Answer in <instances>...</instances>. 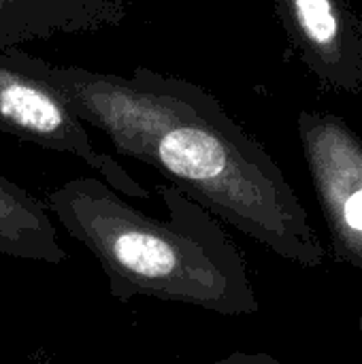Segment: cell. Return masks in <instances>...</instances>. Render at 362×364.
I'll use <instances>...</instances> for the list:
<instances>
[{
    "label": "cell",
    "instance_id": "1",
    "mask_svg": "<svg viewBox=\"0 0 362 364\" xmlns=\"http://www.w3.org/2000/svg\"><path fill=\"white\" fill-rule=\"evenodd\" d=\"M13 53L83 124L102 130L117 154L151 166L280 258L305 269L324 264V245L282 168L211 92L147 66L122 77L60 66L19 47Z\"/></svg>",
    "mask_w": 362,
    "mask_h": 364
},
{
    "label": "cell",
    "instance_id": "2",
    "mask_svg": "<svg viewBox=\"0 0 362 364\" xmlns=\"http://www.w3.org/2000/svg\"><path fill=\"white\" fill-rule=\"evenodd\" d=\"M166 218L128 205L100 177H77L47 196V209L83 243L119 303L156 299L222 316L260 311L243 252L198 203L158 183Z\"/></svg>",
    "mask_w": 362,
    "mask_h": 364
},
{
    "label": "cell",
    "instance_id": "3",
    "mask_svg": "<svg viewBox=\"0 0 362 364\" xmlns=\"http://www.w3.org/2000/svg\"><path fill=\"white\" fill-rule=\"evenodd\" d=\"M85 126L53 87L19 64L13 49L0 51V130L49 151L75 156L117 194L149 200L147 188L115 158L94 147Z\"/></svg>",
    "mask_w": 362,
    "mask_h": 364
},
{
    "label": "cell",
    "instance_id": "4",
    "mask_svg": "<svg viewBox=\"0 0 362 364\" xmlns=\"http://www.w3.org/2000/svg\"><path fill=\"white\" fill-rule=\"evenodd\" d=\"M297 128L333 254L362 273V139L322 111H301Z\"/></svg>",
    "mask_w": 362,
    "mask_h": 364
},
{
    "label": "cell",
    "instance_id": "5",
    "mask_svg": "<svg viewBox=\"0 0 362 364\" xmlns=\"http://www.w3.org/2000/svg\"><path fill=\"white\" fill-rule=\"evenodd\" d=\"M301 62L326 85L358 92L362 19L348 0H273Z\"/></svg>",
    "mask_w": 362,
    "mask_h": 364
},
{
    "label": "cell",
    "instance_id": "6",
    "mask_svg": "<svg viewBox=\"0 0 362 364\" xmlns=\"http://www.w3.org/2000/svg\"><path fill=\"white\" fill-rule=\"evenodd\" d=\"M126 0H0V51L32 41L96 34L128 19Z\"/></svg>",
    "mask_w": 362,
    "mask_h": 364
},
{
    "label": "cell",
    "instance_id": "7",
    "mask_svg": "<svg viewBox=\"0 0 362 364\" xmlns=\"http://www.w3.org/2000/svg\"><path fill=\"white\" fill-rule=\"evenodd\" d=\"M0 256L62 264L66 252L43 200L0 175Z\"/></svg>",
    "mask_w": 362,
    "mask_h": 364
},
{
    "label": "cell",
    "instance_id": "8",
    "mask_svg": "<svg viewBox=\"0 0 362 364\" xmlns=\"http://www.w3.org/2000/svg\"><path fill=\"white\" fill-rule=\"evenodd\" d=\"M211 364H286L277 358H273L271 354L258 352V354H247V352H233L226 358H220Z\"/></svg>",
    "mask_w": 362,
    "mask_h": 364
},
{
    "label": "cell",
    "instance_id": "9",
    "mask_svg": "<svg viewBox=\"0 0 362 364\" xmlns=\"http://www.w3.org/2000/svg\"><path fill=\"white\" fill-rule=\"evenodd\" d=\"M361 43H362V28H361ZM358 92H361V98H362V53H361V81H358Z\"/></svg>",
    "mask_w": 362,
    "mask_h": 364
}]
</instances>
